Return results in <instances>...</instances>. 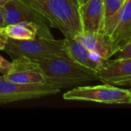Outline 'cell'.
I'll use <instances>...</instances> for the list:
<instances>
[{
	"label": "cell",
	"instance_id": "obj_23",
	"mask_svg": "<svg viewBox=\"0 0 131 131\" xmlns=\"http://www.w3.org/2000/svg\"><path fill=\"white\" fill-rule=\"evenodd\" d=\"M2 32V28H0V33Z\"/></svg>",
	"mask_w": 131,
	"mask_h": 131
},
{
	"label": "cell",
	"instance_id": "obj_20",
	"mask_svg": "<svg viewBox=\"0 0 131 131\" xmlns=\"http://www.w3.org/2000/svg\"><path fill=\"white\" fill-rule=\"evenodd\" d=\"M8 0H0V6H3Z\"/></svg>",
	"mask_w": 131,
	"mask_h": 131
},
{
	"label": "cell",
	"instance_id": "obj_6",
	"mask_svg": "<svg viewBox=\"0 0 131 131\" xmlns=\"http://www.w3.org/2000/svg\"><path fill=\"white\" fill-rule=\"evenodd\" d=\"M4 27L19 22H29L36 25L39 37L53 38L47 20L37 11L20 0H8L3 6Z\"/></svg>",
	"mask_w": 131,
	"mask_h": 131
},
{
	"label": "cell",
	"instance_id": "obj_2",
	"mask_svg": "<svg viewBox=\"0 0 131 131\" xmlns=\"http://www.w3.org/2000/svg\"><path fill=\"white\" fill-rule=\"evenodd\" d=\"M34 62L46 81L61 89L99 80L97 71L80 64L69 56H56Z\"/></svg>",
	"mask_w": 131,
	"mask_h": 131
},
{
	"label": "cell",
	"instance_id": "obj_12",
	"mask_svg": "<svg viewBox=\"0 0 131 131\" xmlns=\"http://www.w3.org/2000/svg\"><path fill=\"white\" fill-rule=\"evenodd\" d=\"M130 35L131 0H125L120 12L116 28L111 35V39L116 51L130 37Z\"/></svg>",
	"mask_w": 131,
	"mask_h": 131
},
{
	"label": "cell",
	"instance_id": "obj_18",
	"mask_svg": "<svg viewBox=\"0 0 131 131\" xmlns=\"http://www.w3.org/2000/svg\"><path fill=\"white\" fill-rule=\"evenodd\" d=\"M2 27H4V13L2 6H0V28Z\"/></svg>",
	"mask_w": 131,
	"mask_h": 131
},
{
	"label": "cell",
	"instance_id": "obj_3",
	"mask_svg": "<svg viewBox=\"0 0 131 131\" xmlns=\"http://www.w3.org/2000/svg\"><path fill=\"white\" fill-rule=\"evenodd\" d=\"M4 51L13 59L23 58L39 61L56 56H68L64 39L36 37L30 40L8 38Z\"/></svg>",
	"mask_w": 131,
	"mask_h": 131
},
{
	"label": "cell",
	"instance_id": "obj_7",
	"mask_svg": "<svg viewBox=\"0 0 131 131\" xmlns=\"http://www.w3.org/2000/svg\"><path fill=\"white\" fill-rule=\"evenodd\" d=\"M12 62V69L3 75L5 80L21 84L47 82L46 77L39 69L36 62L23 58H14Z\"/></svg>",
	"mask_w": 131,
	"mask_h": 131
},
{
	"label": "cell",
	"instance_id": "obj_15",
	"mask_svg": "<svg viewBox=\"0 0 131 131\" xmlns=\"http://www.w3.org/2000/svg\"><path fill=\"white\" fill-rule=\"evenodd\" d=\"M131 58V35L130 37L120 46L110 59H127Z\"/></svg>",
	"mask_w": 131,
	"mask_h": 131
},
{
	"label": "cell",
	"instance_id": "obj_17",
	"mask_svg": "<svg viewBox=\"0 0 131 131\" xmlns=\"http://www.w3.org/2000/svg\"><path fill=\"white\" fill-rule=\"evenodd\" d=\"M7 39H8V37L2 31V32L0 33V50H4Z\"/></svg>",
	"mask_w": 131,
	"mask_h": 131
},
{
	"label": "cell",
	"instance_id": "obj_22",
	"mask_svg": "<svg viewBox=\"0 0 131 131\" xmlns=\"http://www.w3.org/2000/svg\"><path fill=\"white\" fill-rule=\"evenodd\" d=\"M129 86H130V91H131V83L129 84Z\"/></svg>",
	"mask_w": 131,
	"mask_h": 131
},
{
	"label": "cell",
	"instance_id": "obj_8",
	"mask_svg": "<svg viewBox=\"0 0 131 131\" xmlns=\"http://www.w3.org/2000/svg\"><path fill=\"white\" fill-rule=\"evenodd\" d=\"M99 80L104 84L124 86L131 83V58L109 59L98 71Z\"/></svg>",
	"mask_w": 131,
	"mask_h": 131
},
{
	"label": "cell",
	"instance_id": "obj_11",
	"mask_svg": "<svg viewBox=\"0 0 131 131\" xmlns=\"http://www.w3.org/2000/svg\"><path fill=\"white\" fill-rule=\"evenodd\" d=\"M87 50L109 60L115 53V47L110 36L103 32H81L75 37Z\"/></svg>",
	"mask_w": 131,
	"mask_h": 131
},
{
	"label": "cell",
	"instance_id": "obj_21",
	"mask_svg": "<svg viewBox=\"0 0 131 131\" xmlns=\"http://www.w3.org/2000/svg\"><path fill=\"white\" fill-rule=\"evenodd\" d=\"M86 1H88V0H78V2H79V3H80V5H81V4H83V3H85Z\"/></svg>",
	"mask_w": 131,
	"mask_h": 131
},
{
	"label": "cell",
	"instance_id": "obj_4",
	"mask_svg": "<svg viewBox=\"0 0 131 131\" xmlns=\"http://www.w3.org/2000/svg\"><path fill=\"white\" fill-rule=\"evenodd\" d=\"M67 101H91L107 104H130V89L120 88L115 85L104 84L93 86H80L63 94Z\"/></svg>",
	"mask_w": 131,
	"mask_h": 131
},
{
	"label": "cell",
	"instance_id": "obj_19",
	"mask_svg": "<svg viewBox=\"0 0 131 131\" xmlns=\"http://www.w3.org/2000/svg\"><path fill=\"white\" fill-rule=\"evenodd\" d=\"M8 104L7 101L5 98L0 97V104Z\"/></svg>",
	"mask_w": 131,
	"mask_h": 131
},
{
	"label": "cell",
	"instance_id": "obj_24",
	"mask_svg": "<svg viewBox=\"0 0 131 131\" xmlns=\"http://www.w3.org/2000/svg\"><path fill=\"white\" fill-rule=\"evenodd\" d=\"M1 77H2V76H0V78H1Z\"/></svg>",
	"mask_w": 131,
	"mask_h": 131
},
{
	"label": "cell",
	"instance_id": "obj_10",
	"mask_svg": "<svg viewBox=\"0 0 131 131\" xmlns=\"http://www.w3.org/2000/svg\"><path fill=\"white\" fill-rule=\"evenodd\" d=\"M82 32H103V0H88L80 5Z\"/></svg>",
	"mask_w": 131,
	"mask_h": 131
},
{
	"label": "cell",
	"instance_id": "obj_5",
	"mask_svg": "<svg viewBox=\"0 0 131 131\" xmlns=\"http://www.w3.org/2000/svg\"><path fill=\"white\" fill-rule=\"evenodd\" d=\"M61 90L59 87L49 82L21 84L6 81L3 75L0 78V97L5 98L8 103L56 94Z\"/></svg>",
	"mask_w": 131,
	"mask_h": 131
},
{
	"label": "cell",
	"instance_id": "obj_16",
	"mask_svg": "<svg viewBox=\"0 0 131 131\" xmlns=\"http://www.w3.org/2000/svg\"><path fill=\"white\" fill-rule=\"evenodd\" d=\"M12 68V62H10L0 55V73L4 75L10 71Z\"/></svg>",
	"mask_w": 131,
	"mask_h": 131
},
{
	"label": "cell",
	"instance_id": "obj_13",
	"mask_svg": "<svg viewBox=\"0 0 131 131\" xmlns=\"http://www.w3.org/2000/svg\"><path fill=\"white\" fill-rule=\"evenodd\" d=\"M125 0H103V32L110 36L116 28L121 8Z\"/></svg>",
	"mask_w": 131,
	"mask_h": 131
},
{
	"label": "cell",
	"instance_id": "obj_9",
	"mask_svg": "<svg viewBox=\"0 0 131 131\" xmlns=\"http://www.w3.org/2000/svg\"><path fill=\"white\" fill-rule=\"evenodd\" d=\"M64 41L68 56L81 65L98 72L108 61L98 54L87 50L75 38H65Z\"/></svg>",
	"mask_w": 131,
	"mask_h": 131
},
{
	"label": "cell",
	"instance_id": "obj_14",
	"mask_svg": "<svg viewBox=\"0 0 131 131\" xmlns=\"http://www.w3.org/2000/svg\"><path fill=\"white\" fill-rule=\"evenodd\" d=\"M2 32L15 40H30L39 37V30L36 25L29 22H19L8 25L2 28Z\"/></svg>",
	"mask_w": 131,
	"mask_h": 131
},
{
	"label": "cell",
	"instance_id": "obj_1",
	"mask_svg": "<svg viewBox=\"0 0 131 131\" xmlns=\"http://www.w3.org/2000/svg\"><path fill=\"white\" fill-rule=\"evenodd\" d=\"M20 1L39 12L50 26L59 29L65 38H75L83 31L78 0Z\"/></svg>",
	"mask_w": 131,
	"mask_h": 131
}]
</instances>
